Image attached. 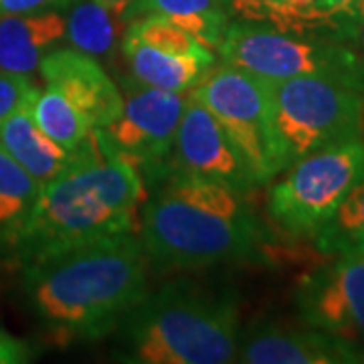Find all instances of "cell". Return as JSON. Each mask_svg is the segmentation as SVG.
Returning a JSON list of instances; mask_svg holds the SVG:
<instances>
[{
    "label": "cell",
    "mask_w": 364,
    "mask_h": 364,
    "mask_svg": "<svg viewBox=\"0 0 364 364\" xmlns=\"http://www.w3.org/2000/svg\"><path fill=\"white\" fill-rule=\"evenodd\" d=\"M291 301L301 324L364 346V257L336 255L306 272Z\"/></svg>",
    "instance_id": "8fae6325"
},
{
    "label": "cell",
    "mask_w": 364,
    "mask_h": 364,
    "mask_svg": "<svg viewBox=\"0 0 364 364\" xmlns=\"http://www.w3.org/2000/svg\"><path fill=\"white\" fill-rule=\"evenodd\" d=\"M28 102L31 100H26L11 116L0 122V148L43 186L77 160L81 146L77 150H65L63 146L53 142L35 124Z\"/></svg>",
    "instance_id": "5bb4252c"
},
{
    "label": "cell",
    "mask_w": 364,
    "mask_h": 364,
    "mask_svg": "<svg viewBox=\"0 0 364 364\" xmlns=\"http://www.w3.org/2000/svg\"><path fill=\"white\" fill-rule=\"evenodd\" d=\"M146 193L140 241L160 272L259 263L277 245L251 195L186 176H162Z\"/></svg>",
    "instance_id": "7a4b0ae2"
},
{
    "label": "cell",
    "mask_w": 364,
    "mask_h": 364,
    "mask_svg": "<svg viewBox=\"0 0 364 364\" xmlns=\"http://www.w3.org/2000/svg\"><path fill=\"white\" fill-rule=\"evenodd\" d=\"M225 65L265 79L330 77L364 91V59L352 45L286 33L265 23L231 21L221 49Z\"/></svg>",
    "instance_id": "8992f818"
},
{
    "label": "cell",
    "mask_w": 364,
    "mask_h": 364,
    "mask_svg": "<svg viewBox=\"0 0 364 364\" xmlns=\"http://www.w3.org/2000/svg\"><path fill=\"white\" fill-rule=\"evenodd\" d=\"M284 172L267 195L269 219L291 239H312L364 178V140L324 148Z\"/></svg>",
    "instance_id": "52a82bcc"
},
{
    "label": "cell",
    "mask_w": 364,
    "mask_h": 364,
    "mask_svg": "<svg viewBox=\"0 0 364 364\" xmlns=\"http://www.w3.org/2000/svg\"><path fill=\"white\" fill-rule=\"evenodd\" d=\"M148 267L138 235H112L23 265V296L55 342H97L148 296Z\"/></svg>",
    "instance_id": "6da1fadb"
},
{
    "label": "cell",
    "mask_w": 364,
    "mask_h": 364,
    "mask_svg": "<svg viewBox=\"0 0 364 364\" xmlns=\"http://www.w3.org/2000/svg\"><path fill=\"white\" fill-rule=\"evenodd\" d=\"M63 41L65 14L61 11L4 16L0 18V69L31 75Z\"/></svg>",
    "instance_id": "9a60e30c"
},
{
    "label": "cell",
    "mask_w": 364,
    "mask_h": 364,
    "mask_svg": "<svg viewBox=\"0 0 364 364\" xmlns=\"http://www.w3.org/2000/svg\"><path fill=\"white\" fill-rule=\"evenodd\" d=\"M358 41H360V45H363V53H364V21H363V25H360V37H358Z\"/></svg>",
    "instance_id": "f1b7e54d"
},
{
    "label": "cell",
    "mask_w": 364,
    "mask_h": 364,
    "mask_svg": "<svg viewBox=\"0 0 364 364\" xmlns=\"http://www.w3.org/2000/svg\"><path fill=\"white\" fill-rule=\"evenodd\" d=\"M31 116L41 130L45 132L53 142L63 146L65 150H77L81 144L90 138V122L79 112L65 95L53 85L35 90L31 102Z\"/></svg>",
    "instance_id": "ffe728a7"
},
{
    "label": "cell",
    "mask_w": 364,
    "mask_h": 364,
    "mask_svg": "<svg viewBox=\"0 0 364 364\" xmlns=\"http://www.w3.org/2000/svg\"><path fill=\"white\" fill-rule=\"evenodd\" d=\"M75 0H0V18L16 14L67 11Z\"/></svg>",
    "instance_id": "d4e9b609"
},
{
    "label": "cell",
    "mask_w": 364,
    "mask_h": 364,
    "mask_svg": "<svg viewBox=\"0 0 364 364\" xmlns=\"http://www.w3.org/2000/svg\"><path fill=\"white\" fill-rule=\"evenodd\" d=\"M233 289L172 279L132 310L114 332L112 356L126 364H227L237 360Z\"/></svg>",
    "instance_id": "277c9868"
},
{
    "label": "cell",
    "mask_w": 364,
    "mask_h": 364,
    "mask_svg": "<svg viewBox=\"0 0 364 364\" xmlns=\"http://www.w3.org/2000/svg\"><path fill=\"white\" fill-rule=\"evenodd\" d=\"M191 95L221 124L229 140L247 160L261 186L282 174L273 148L272 112L265 79L223 63L213 69Z\"/></svg>",
    "instance_id": "ba28073f"
},
{
    "label": "cell",
    "mask_w": 364,
    "mask_h": 364,
    "mask_svg": "<svg viewBox=\"0 0 364 364\" xmlns=\"http://www.w3.org/2000/svg\"><path fill=\"white\" fill-rule=\"evenodd\" d=\"M237 363L364 364V346L306 324L291 328L255 320L239 334Z\"/></svg>",
    "instance_id": "7c38bea8"
},
{
    "label": "cell",
    "mask_w": 364,
    "mask_h": 364,
    "mask_svg": "<svg viewBox=\"0 0 364 364\" xmlns=\"http://www.w3.org/2000/svg\"><path fill=\"white\" fill-rule=\"evenodd\" d=\"M227 2V9L231 13V18H233V13L241 6H249V4H261V2H272V0H225Z\"/></svg>",
    "instance_id": "4316f807"
},
{
    "label": "cell",
    "mask_w": 364,
    "mask_h": 364,
    "mask_svg": "<svg viewBox=\"0 0 364 364\" xmlns=\"http://www.w3.org/2000/svg\"><path fill=\"white\" fill-rule=\"evenodd\" d=\"M162 176H186L223 184L243 195H253L261 184L247 160L229 140L221 124L193 95L186 100L174 144L162 170L144 182V188Z\"/></svg>",
    "instance_id": "30bf717a"
},
{
    "label": "cell",
    "mask_w": 364,
    "mask_h": 364,
    "mask_svg": "<svg viewBox=\"0 0 364 364\" xmlns=\"http://www.w3.org/2000/svg\"><path fill=\"white\" fill-rule=\"evenodd\" d=\"M39 69L45 83L61 91L77 107L91 130H105L122 114V90L87 53L57 47L43 57Z\"/></svg>",
    "instance_id": "4fadbf2b"
},
{
    "label": "cell",
    "mask_w": 364,
    "mask_h": 364,
    "mask_svg": "<svg viewBox=\"0 0 364 364\" xmlns=\"http://www.w3.org/2000/svg\"><path fill=\"white\" fill-rule=\"evenodd\" d=\"M124 23V9L105 6L97 0H75L65 14L67 45L95 59H105L122 45Z\"/></svg>",
    "instance_id": "d6986e66"
},
{
    "label": "cell",
    "mask_w": 364,
    "mask_h": 364,
    "mask_svg": "<svg viewBox=\"0 0 364 364\" xmlns=\"http://www.w3.org/2000/svg\"><path fill=\"white\" fill-rule=\"evenodd\" d=\"M265 81L273 148L282 172L314 152L364 136L363 90L314 75Z\"/></svg>",
    "instance_id": "5b68a950"
},
{
    "label": "cell",
    "mask_w": 364,
    "mask_h": 364,
    "mask_svg": "<svg viewBox=\"0 0 364 364\" xmlns=\"http://www.w3.org/2000/svg\"><path fill=\"white\" fill-rule=\"evenodd\" d=\"M35 85L28 75H18L0 69V122L13 114L14 109L35 93Z\"/></svg>",
    "instance_id": "cb8c5ba5"
},
{
    "label": "cell",
    "mask_w": 364,
    "mask_h": 364,
    "mask_svg": "<svg viewBox=\"0 0 364 364\" xmlns=\"http://www.w3.org/2000/svg\"><path fill=\"white\" fill-rule=\"evenodd\" d=\"M314 247L326 257H364V178L342 200L336 213L312 237Z\"/></svg>",
    "instance_id": "44dd1931"
},
{
    "label": "cell",
    "mask_w": 364,
    "mask_h": 364,
    "mask_svg": "<svg viewBox=\"0 0 364 364\" xmlns=\"http://www.w3.org/2000/svg\"><path fill=\"white\" fill-rule=\"evenodd\" d=\"M35 360V350L25 340L0 328V364H26Z\"/></svg>",
    "instance_id": "484cf974"
},
{
    "label": "cell",
    "mask_w": 364,
    "mask_h": 364,
    "mask_svg": "<svg viewBox=\"0 0 364 364\" xmlns=\"http://www.w3.org/2000/svg\"><path fill=\"white\" fill-rule=\"evenodd\" d=\"M97 2H102L105 6H114V9H124L126 11V6L130 4L132 0H97Z\"/></svg>",
    "instance_id": "83f0119b"
},
{
    "label": "cell",
    "mask_w": 364,
    "mask_h": 364,
    "mask_svg": "<svg viewBox=\"0 0 364 364\" xmlns=\"http://www.w3.org/2000/svg\"><path fill=\"white\" fill-rule=\"evenodd\" d=\"M144 193L138 170L117 158L102 132L93 130L77 160L41 186L37 207L11 259L23 267L104 237L132 233Z\"/></svg>",
    "instance_id": "3957f363"
},
{
    "label": "cell",
    "mask_w": 364,
    "mask_h": 364,
    "mask_svg": "<svg viewBox=\"0 0 364 364\" xmlns=\"http://www.w3.org/2000/svg\"><path fill=\"white\" fill-rule=\"evenodd\" d=\"M119 49L124 53L130 75L136 81L150 87L186 93L215 69L217 55H176V53L160 51L154 47L142 45L138 41L122 37Z\"/></svg>",
    "instance_id": "2e32d148"
},
{
    "label": "cell",
    "mask_w": 364,
    "mask_h": 364,
    "mask_svg": "<svg viewBox=\"0 0 364 364\" xmlns=\"http://www.w3.org/2000/svg\"><path fill=\"white\" fill-rule=\"evenodd\" d=\"M140 16L168 18L213 53H219L233 21L225 0H132L124 21L130 23Z\"/></svg>",
    "instance_id": "e0dca14e"
},
{
    "label": "cell",
    "mask_w": 364,
    "mask_h": 364,
    "mask_svg": "<svg viewBox=\"0 0 364 364\" xmlns=\"http://www.w3.org/2000/svg\"><path fill=\"white\" fill-rule=\"evenodd\" d=\"M322 6L338 28L340 39L346 45H354L360 37L364 0H322Z\"/></svg>",
    "instance_id": "603a6c76"
},
{
    "label": "cell",
    "mask_w": 364,
    "mask_h": 364,
    "mask_svg": "<svg viewBox=\"0 0 364 364\" xmlns=\"http://www.w3.org/2000/svg\"><path fill=\"white\" fill-rule=\"evenodd\" d=\"M124 39L138 41L142 45L154 47L160 51L176 53V55H208L207 47L182 31L181 26L170 23L162 16H140L128 23L124 31Z\"/></svg>",
    "instance_id": "7402d4cb"
},
{
    "label": "cell",
    "mask_w": 364,
    "mask_h": 364,
    "mask_svg": "<svg viewBox=\"0 0 364 364\" xmlns=\"http://www.w3.org/2000/svg\"><path fill=\"white\" fill-rule=\"evenodd\" d=\"M41 184L0 148V251L13 255L33 217Z\"/></svg>",
    "instance_id": "ac0fdd59"
},
{
    "label": "cell",
    "mask_w": 364,
    "mask_h": 364,
    "mask_svg": "<svg viewBox=\"0 0 364 364\" xmlns=\"http://www.w3.org/2000/svg\"><path fill=\"white\" fill-rule=\"evenodd\" d=\"M122 114L100 132L107 148L138 170L142 182H148L168 158L188 97L178 91L144 85L132 75L122 79Z\"/></svg>",
    "instance_id": "9c48e42d"
}]
</instances>
